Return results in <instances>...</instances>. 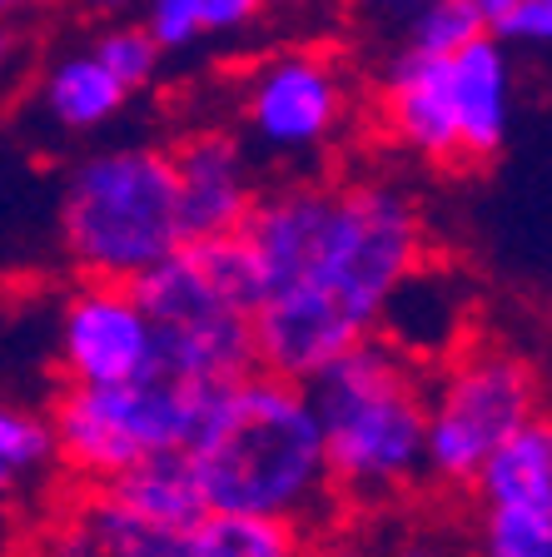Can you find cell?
<instances>
[{"instance_id":"cell-2","label":"cell","mask_w":552,"mask_h":557,"mask_svg":"<svg viewBox=\"0 0 552 557\" xmlns=\"http://www.w3.org/2000/svg\"><path fill=\"white\" fill-rule=\"evenodd\" d=\"M184 458L209 512L304 528L339 498L309 383L279 379L269 369L219 388Z\"/></svg>"},{"instance_id":"cell-20","label":"cell","mask_w":552,"mask_h":557,"mask_svg":"<svg viewBox=\"0 0 552 557\" xmlns=\"http://www.w3.org/2000/svg\"><path fill=\"white\" fill-rule=\"evenodd\" d=\"M473 557H552V508H483Z\"/></svg>"},{"instance_id":"cell-15","label":"cell","mask_w":552,"mask_h":557,"mask_svg":"<svg viewBox=\"0 0 552 557\" xmlns=\"http://www.w3.org/2000/svg\"><path fill=\"white\" fill-rule=\"evenodd\" d=\"M269 0H139V21L160 50H189L209 35H240L265 15Z\"/></svg>"},{"instance_id":"cell-10","label":"cell","mask_w":552,"mask_h":557,"mask_svg":"<svg viewBox=\"0 0 552 557\" xmlns=\"http://www.w3.org/2000/svg\"><path fill=\"white\" fill-rule=\"evenodd\" d=\"M174 170H180V209L189 244L234 239L249 230L259 209V185L244 145L224 129H195L174 145Z\"/></svg>"},{"instance_id":"cell-7","label":"cell","mask_w":552,"mask_h":557,"mask_svg":"<svg viewBox=\"0 0 552 557\" xmlns=\"http://www.w3.org/2000/svg\"><path fill=\"white\" fill-rule=\"evenodd\" d=\"M538 373L503 344H468L449 359L428 404V478L443 487H478L488 458L538 408Z\"/></svg>"},{"instance_id":"cell-18","label":"cell","mask_w":552,"mask_h":557,"mask_svg":"<svg viewBox=\"0 0 552 557\" xmlns=\"http://www.w3.org/2000/svg\"><path fill=\"white\" fill-rule=\"evenodd\" d=\"M60 463V433L50 408L35 404H5L0 413V483L11 498L35 487L50 468Z\"/></svg>"},{"instance_id":"cell-16","label":"cell","mask_w":552,"mask_h":557,"mask_svg":"<svg viewBox=\"0 0 552 557\" xmlns=\"http://www.w3.org/2000/svg\"><path fill=\"white\" fill-rule=\"evenodd\" d=\"M81 528L100 557H180L184 537L135 512L115 487H90L81 503Z\"/></svg>"},{"instance_id":"cell-21","label":"cell","mask_w":552,"mask_h":557,"mask_svg":"<svg viewBox=\"0 0 552 557\" xmlns=\"http://www.w3.org/2000/svg\"><path fill=\"white\" fill-rule=\"evenodd\" d=\"M95 60H100L110 75H115L120 85H125L130 95L145 90V85H155V75H160V40H155L150 30H145V21H110L100 25V35L90 40Z\"/></svg>"},{"instance_id":"cell-11","label":"cell","mask_w":552,"mask_h":557,"mask_svg":"<svg viewBox=\"0 0 552 557\" xmlns=\"http://www.w3.org/2000/svg\"><path fill=\"white\" fill-rule=\"evenodd\" d=\"M379 115L383 129L418 160L428 164L468 160L458 125V90H453V60L398 50L389 60V70H383Z\"/></svg>"},{"instance_id":"cell-14","label":"cell","mask_w":552,"mask_h":557,"mask_svg":"<svg viewBox=\"0 0 552 557\" xmlns=\"http://www.w3.org/2000/svg\"><path fill=\"white\" fill-rule=\"evenodd\" d=\"M478 508H552V418L538 413L488 458Z\"/></svg>"},{"instance_id":"cell-22","label":"cell","mask_w":552,"mask_h":557,"mask_svg":"<svg viewBox=\"0 0 552 557\" xmlns=\"http://www.w3.org/2000/svg\"><path fill=\"white\" fill-rule=\"evenodd\" d=\"M503 46H528V50H552V0H523V11L498 30Z\"/></svg>"},{"instance_id":"cell-5","label":"cell","mask_w":552,"mask_h":557,"mask_svg":"<svg viewBox=\"0 0 552 557\" xmlns=\"http://www.w3.org/2000/svg\"><path fill=\"white\" fill-rule=\"evenodd\" d=\"M160 344V379L219 394L259 369V264L244 234L184 244L135 284Z\"/></svg>"},{"instance_id":"cell-8","label":"cell","mask_w":552,"mask_h":557,"mask_svg":"<svg viewBox=\"0 0 552 557\" xmlns=\"http://www.w3.org/2000/svg\"><path fill=\"white\" fill-rule=\"evenodd\" d=\"M240 115L269 160H314L354 120V85L329 50L284 46L244 75Z\"/></svg>"},{"instance_id":"cell-27","label":"cell","mask_w":552,"mask_h":557,"mask_svg":"<svg viewBox=\"0 0 552 557\" xmlns=\"http://www.w3.org/2000/svg\"><path fill=\"white\" fill-rule=\"evenodd\" d=\"M46 0H0V11L11 15V21H21V15H30V11H40Z\"/></svg>"},{"instance_id":"cell-23","label":"cell","mask_w":552,"mask_h":557,"mask_svg":"<svg viewBox=\"0 0 552 557\" xmlns=\"http://www.w3.org/2000/svg\"><path fill=\"white\" fill-rule=\"evenodd\" d=\"M35 557H100V553H95L90 533H85L81 518H75V522H65V528H56L46 543L35 547Z\"/></svg>"},{"instance_id":"cell-25","label":"cell","mask_w":552,"mask_h":557,"mask_svg":"<svg viewBox=\"0 0 552 557\" xmlns=\"http://www.w3.org/2000/svg\"><path fill=\"white\" fill-rule=\"evenodd\" d=\"M309 557H379V553H368V547L348 543V537H323V543H309Z\"/></svg>"},{"instance_id":"cell-4","label":"cell","mask_w":552,"mask_h":557,"mask_svg":"<svg viewBox=\"0 0 552 557\" xmlns=\"http://www.w3.org/2000/svg\"><path fill=\"white\" fill-rule=\"evenodd\" d=\"M56 244L81 278L139 284L189 244L174 150L135 139L81 154L60 174Z\"/></svg>"},{"instance_id":"cell-6","label":"cell","mask_w":552,"mask_h":557,"mask_svg":"<svg viewBox=\"0 0 552 557\" xmlns=\"http://www.w3.org/2000/svg\"><path fill=\"white\" fill-rule=\"evenodd\" d=\"M214 394L174 379H145L125 388H60L50 418L60 433V463L90 487H110L155 458L189 453Z\"/></svg>"},{"instance_id":"cell-17","label":"cell","mask_w":552,"mask_h":557,"mask_svg":"<svg viewBox=\"0 0 552 557\" xmlns=\"http://www.w3.org/2000/svg\"><path fill=\"white\" fill-rule=\"evenodd\" d=\"M180 557H309V543L294 522L209 512L195 533L184 537Z\"/></svg>"},{"instance_id":"cell-12","label":"cell","mask_w":552,"mask_h":557,"mask_svg":"<svg viewBox=\"0 0 552 557\" xmlns=\"http://www.w3.org/2000/svg\"><path fill=\"white\" fill-rule=\"evenodd\" d=\"M513 46L483 35L453 60V90H458V125L468 160H493L513 129Z\"/></svg>"},{"instance_id":"cell-13","label":"cell","mask_w":552,"mask_h":557,"mask_svg":"<svg viewBox=\"0 0 552 557\" xmlns=\"http://www.w3.org/2000/svg\"><path fill=\"white\" fill-rule=\"evenodd\" d=\"M35 104H40V120L56 125L60 135H95L110 120H120V110L130 104V90L85 46L50 60L40 85H35Z\"/></svg>"},{"instance_id":"cell-9","label":"cell","mask_w":552,"mask_h":557,"mask_svg":"<svg viewBox=\"0 0 552 557\" xmlns=\"http://www.w3.org/2000/svg\"><path fill=\"white\" fill-rule=\"evenodd\" d=\"M50 359L65 388H125L160 373V344L135 284L81 278L56 304Z\"/></svg>"},{"instance_id":"cell-28","label":"cell","mask_w":552,"mask_h":557,"mask_svg":"<svg viewBox=\"0 0 552 557\" xmlns=\"http://www.w3.org/2000/svg\"><path fill=\"white\" fill-rule=\"evenodd\" d=\"M274 11H299V5H309V0H269Z\"/></svg>"},{"instance_id":"cell-24","label":"cell","mask_w":552,"mask_h":557,"mask_svg":"<svg viewBox=\"0 0 552 557\" xmlns=\"http://www.w3.org/2000/svg\"><path fill=\"white\" fill-rule=\"evenodd\" d=\"M424 5H433V0H364V11L373 15V21H393L408 30V21H414Z\"/></svg>"},{"instance_id":"cell-1","label":"cell","mask_w":552,"mask_h":557,"mask_svg":"<svg viewBox=\"0 0 552 557\" xmlns=\"http://www.w3.org/2000/svg\"><path fill=\"white\" fill-rule=\"evenodd\" d=\"M244 244L259 264V369L314 383L383 329L424 269L428 220L414 189L389 174L304 180L259 199Z\"/></svg>"},{"instance_id":"cell-26","label":"cell","mask_w":552,"mask_h":557,"mask_svg":"<svg viewBox=\"0 0 552 557\" xmlns=\"http://www.w3.org/2000/svg\"><path fill=\"white\" fill-rule=\"evenodd\" d=\"M81 11H95V15H115V11H125V5H135V0H75Z\"/></svg>"},{"instance_id":"cell-19","label":"cell","mask_w":552,"mask_h":557,"mask_svg":"<svg viewBox=\"0 0 552 557\" xmlns=\"http://www.w3.org/2000/svg\"><path fill=\"white\" fill-rule=\"evenodd\" d=\"M488 30L478 0H433L408 21L403 30V50L414 55H433V60H458L468 46H478Z\"/></svg>"},{"instance_id":"cell-3","label":"cell","mask_w":552,"mask_h":557,"mask_svg":"<svg viewBox=\"0 0 552 557\" xmlns=\"http://www.w3.org/2000/svg\"><path fill=\"white\" fill-rule=\"evenodd\" d=\"M323 418L334 493L354 508H383L428 478L424 363L389 338H368L309 383Z\"/></svg>"}]
</instances>
